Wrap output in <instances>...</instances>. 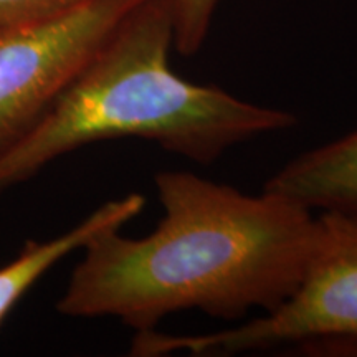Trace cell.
<instances>
[{"label":"cell","mask_w":357,"mask_h":357,"mask_svg":"<svg viewBox=\"0 0 357 357\" xmlns=\"http://www.w3.org/2000/svg\"><path fill=\"white\" fill-rule=\"evenodd\" d=\"M162 217L142 238L106 230L83 247L56 311L136 333L200 311L236 323L275 311L305 278L318 217L284 195L245 194L190 171L154 177Z\"/></svg>","instance_id":"cell-1"},{"label":"cell","mask_w":357,"mask_h":357,"mask_svg":"<svg viewBox=\"0 0 357 357\" xmlns=\"http://www.w3.org/2000/svg\"><path fill=\"white\" fill-rule=\"evenodd\" d=\"M296 346L319 354L357 356V222L318 215V238L301 284L280 307L215 333H136L132 356H231Z\"/></svg>","instance_id":"cell-3"},{"label":"cell","mask_w":357,"mask_h":357,"mask_svg":"<svg viewBox=\"0 0 357 357\" xmlns=\"http://www.w3.org/2000/svg\"><path fill=\"white\" fill-rule=\"evenodd\" d=\"M172 47L171 0H142L37 126L0 158V194L95 142L136 137L211 166L231 147L298 124L289 111L181 78L169 63Z\"/></svg>","instance_id":"cell-2"},{"label":"cell","mask_w":357,"mask_h":357,"mask_svg":"<svg viewBox=\"0 0 357 357\" xmlns=\"http://www.w3.org/2000/svg\"><path fill=\"white\" fill-rule=\"evenodd\" d=\"M220 0H171L174 48L192 56L204 47Z\"/></svg>","instance_id":"cell-7"},{"label":"cell","mask_w":357,"mask_h":357,"mask_svg":"<svg viewBox=\"0 0 357 357\" xmlns=\"http://www.w3.org/2000/svg\"><path fill=\"white\" fill-rule=\"evenodd\" d=\"M86 0H0V30L66 12Z\"/></svg>","instance_id":"cell-8"},{"label":"cell","mask_w":357,"mask_h":357,"mask_svg":"<svg viewBox=\"0 0 357 357\" xmlns=\"http://www.w3.org/2000/svg\"><path fill=\"white\" fill-rule=\"evenodd\" d=\"M263 189L311 212L337 213L357 222V128L293 158Z\"/></svg>","instance_id":"cell-5"},{"label":"cell","mask_w":357,"mask_h":357,"mask_svg":"<svg viewBox=\"0 0 357 357\" xmlns=\"http://www.w3.org/2000/svg\"><path fill=\"white\" fill-rule=\"evenodd\" d=\"M144 205V197L134 192L100 205L78 225L55 238L47 242L29 240L17 258L0 268V326L33 284H37L56 263L70 253L83 250L84 245L101 231L123 229L128 222L139 215Z\"/></svg>","instance_id":"cell-6"},{"label":"cell","mask_w":357,"mask_h":357,"mask_svg":"<svg viewBox=\"0 0 357 357\" xmlns=\"http://www.w3.org/2000/svg\"><path fill=\"white\" fill-rule=\"evenodd\" d=\"M142 0H86L0 30V158L17 146Z\"/></svg>","instance_id":"cell-4"}]
</instances>
